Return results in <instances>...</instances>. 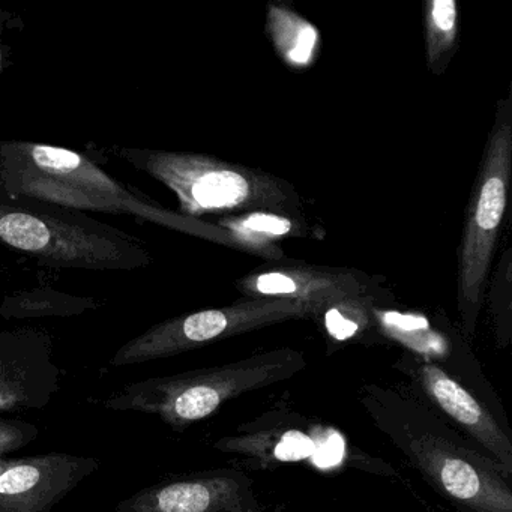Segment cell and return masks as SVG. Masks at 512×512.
<instances>
[{"mask_svg": "<svg viewBox=\"0 0 512 512\" xmlns=\"http://www.w3.org/2000/svg\"><path fill=\"white\" fill-rule=\"evenodd\" d=\"M119 160L166 185L185 217H232L254 211L301 214L295 188L277 176L211 155L110 146Z\"/></svg>", "mask_w": 512, "mask_h": 512, "instance_id": "obj_3", "label": "cell"}, {"mask_svg": "<svg viewBox=\"0 0 512 512\" xmlns=\"http://www.w3.org/2000/svg\"><path fill=\"white\" fill-rule=\"evenodd\" d=\"M304 367L301 353L274 350L232 364L130 383L100 404L116 412L158 416L173 430L184 431L232 398L289 379Z\"/></svg>", "mask_w": 512, "mask_h": 512, "instance_id": "obj_4", "label": "cell"}, {"mask_svg": "<svg viewBox=\"0 0 512 512\" xmlns=\"http://www.w3.org/2000/svg\"><path fill=\"white\" fill-rule=\"evenodd\" d=\"M40 430L37 425L22 419L0 418V473L8 461V455L37 440Z\"/></svg>", "mask_w": 512, "mask_h": 512, "instance_id": "obj_19", "label": "cell"}, {"mask_svg": "<svg viewBox=\"0 0 512 512\" xmlns=\"http://www.w3.org/2000/svg\"><path fill=\"white\" fill-rule=\"evenodd\" d=\"M511 266V250H506L491 283V314L500 346L511 340V301H503V296L511 295Z\"/></svg>", "mask_w": 512, "mask_h": 512, "instance_id": "obj_18", "label": "cell"}, {"mask_svg": "<svg viewBox=\"0 0 512 512\" xmlns=\"http://www.w3.org/2000/svg\"><path fill=\"white\" fill-rule=\"evenodd\" d=\"M100 464L65 452L8 458L0 473V512H52Z\"/></svg>", "mask_w": 512, "mask_h": 512, "instance_id": "obj_9", "label": "cell"}, {"mask_svg": "<svg viewBox=\"0 0 512 512\" xmlns=\"http://www.w3.org/2000/svg\"><path fill=\"white\" fill-rule=\"evenodd\" d=\"M218 227L229 233L235 248L262 254L272 262L283 260V251L275 247L274 242L308 235L302 215L293 212H245L221 218Z\"/></svg>", "mask_w": 512, "mask_h": 512, "instance_id": "obj_13", "label": "cell"}, {"mask_svg": "<svg viewBox=\"0 0 512 512\" xmlns=\"http://www.w3.org/2000/svg\"><path fill=\"white\" fill-rule=\"evenodd\" d=\"M0 182L11 193L80 212L127 215L185 235L233 245L226 230L164 208L110 176L82 152L28 140H0Z\"/></svg>", "mask_w": 512, "mask_h": 512, "instance_id": "obj_1", "label": "cell"}, {"mask_svg": "<svg viewBox=\"0 0 512 512\" xmlns=\"http://www.w3.org/2000/svg\"><path fill=\"white\" fill-rule=\"evenodd\" d=\"M266 32L281 61L293 70H308L319 58V29L281 2H269Z\"/></svg>", "mask_w": 512, "mask_h": 512, "instance_id": "obj_14", "label": "cell"}, {"mask_svg": "<svg viewBox=\"0 0 512 512\" xmlns=\"http://www.w3.org/2000/svg\"><path fill=\"white\" fill-rule=\"evenodd\" d=\"M371 302H373L371 296L343 299V301L326 307L319 316L325 319L326 329L331 337L346 340V338L353 337L361 325L368 323Z\"/></svg>", "mask_w": 512, "mask_h": 512, "instance_id": "obj_17", "label": "cell"}, {"mask_svg": "<svg viewBox=\"0 0 512 512\" xmlns=\"http://www.w3.org/2000/svg\"><path fill=\"white\" fill-rule=\"evenodd\" d=\"M0 247L52 269L136 271L154 262L137 236L86 212L11 193L2 182Z\"/></svg>", "mask_w": 512, "mask_h": 512, "instance_id": "obj_2", "label": "cell"}, {"mask_svg": "<svg viewBox=\"0 0 512 512\" xmlns=\"http://www.w3.org/2000/svg\"><path fill=\"white\" fill-rule=\"evenodd\" d=\"M5 26H7V14L0 8V73L4 70L5 49H7L4 44Z\"/></svg>", "mask_w": 512, "mask_h": 512, "instance_id": "obj_20", "label": "cell"}, {"mask_svg": "<svg viewBox=\"0 0 512 512\" xmlns=\"http://www.w3.org/2000/svg\"><path fill=\"white\" fill-rule=\"evenodd\" d=\"M416 379L425 395L485 451L490 452L494 463L511 476V439L481 401L433 362H419Z\"/></svg>", "mask_w": 512, "mask_h": 512, "instance_id": "obj_12", "label": "cell"}, {"mask_svg": "<svg viewBox=\"0 0 512 512\" xmlns=\"http://www.w3.org/2000/svg\"><path fill=\"white\" fill-rule=\"evenodd\" d=\"M236 290L247 299H287L317 311L343 299L371 296L368 275L349 269L284 263L259 269L236 281Z\"/></svg>", "mask_w": 512, "mask_h": 512, "instance_id": "obj_11", "label": "cell"}, {"mask_svg": "<svg viewBox=\"0 0 512 512\" xmlns=\"http://www.w3.org/2000/svg\"><path fill=\"white\" fill-rule=\"evenodd\" d=\"M61 380L46 329L0 331V415L44 409L61 391Z\"/></svg>", "mask_w": 512, "mask_h": 512, "instance_id": "obj_8", "label": "cell"}, {"mask_svg": "<svg viewBox=\"0 0 512 512\" xmlns=\"http://www.w3.org/2000/svg\"><path fill=\"white\" fill-rule=\"evenodd\" d=\"M511 167L512 100L508 95L497 104L458 248V313L469 338L475 335L494 250L508 206Z\"/></svg>", "mask_w": 512, "mask_h": 512, "instance_id": "obj_5", "label": "cell"}, {"mask_svg": "<svg viewBox=\"0 0 512 512\" xmlns=\"http://www.w3.org/2000/svg\"><path fill=\"white\" fill-rule=\"evenodd\" d=\"M94 299L76 298L55 290H32L8 296L0 305V317L4 319H40V317H68L95 310Z\"/></svg>", "mask_w": 512, "mask_h": 512, "instance_id": "obj_16", "label": "cell"}, {"mask_svg": "<svg viewBox=\"0 0 512 512\" xmlns=\"http://www.w3.org/2000/svg\"><path fill=\"white\" fill-rule=\"evenodd\" d=\"M407 452L449 499L475 512H512L509 476L493 460L434 434L416 437Z\"/></svg>", "mask_w": 512, "mask_h": 512, "instance_id": "obj_7", "label": "cell"}, {"mask_svg": "<svg viewBox=\"0 0 512 512\" xmlns=\"http://www.w3.org/2000/svg\"><path fill=\"white\" fill-rule=\"evenodd\" d=\"M307 317H317V311L302 302L244 299L227 307L196 311L158 323L125 343L110 365L127 367L170 358L254 329Z\"/></svg>", "mask_w": 512, "mask_h": 512, "instance_id": "obj_6", "label": "cell"}, {"mask_svg": "<svg viewBox=\"0 0 512 512\" xmlns=\"http://www.w3.org/2000/svg\"><path fill=\"white\" fill-rule=\"evenodd\" d=\"M4 272H5L4 266H0V274H4Z\"/></svg>", "mask_w": 512, "mask_h": 512, "instance_id": "obj_21", "label": "cell"}, {"mask_svg": "<svg viewBox=\"0 0 512 512\" xmlns=\"http://www.w3.org/2000/svg\"><path fill=\"white\" fill-rule=\"evenodd\" d=\"M427 67L440 76L452 61L458 41V7L455 0L425 2Z\"/></svg>", "mask_w": 512, "mask_h": 512, "instance_id": "obj_15", "label": "cell"}, {"mask_svg": "<svg viewBox=\"0 0 512 512\" xmlns=\"http://www.w3.org/2000/svg\"><path fill=\"white\" fill-rule=\"evenodd\" d=\"M257 511L247 476L229 470L167 479L142 488L116 506V512Z\"/></svg>", "mask_w": 512, "mask_h": 512, "instance_id": "obj_10", "label": "cell"}]
</instances>
